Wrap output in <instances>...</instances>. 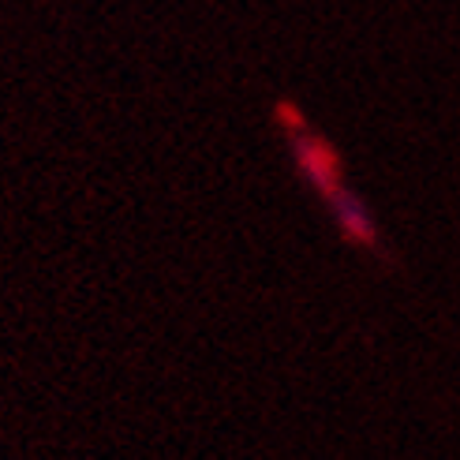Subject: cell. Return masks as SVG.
Returning <instances> with one entry per match:
<instances>
[{
    "label": "cell",
    "instance_id": "cell-1",
    "mask_svg": "<svg viewBox=\"0 0 460 460\" xmlns=\"http://www.w3.org/2000/svg\"><path fill=\"white\" fill-rule=\"evenodd\" d=\"M273 120H278L281 143H285V150L292 157L296 172H300V180L314 191V199L322 202V210L330 214L337 236L352 251H359V255L389 262L385 243H382V228H378V221L371 214V206L349 188L341 150H333L326 143V135H318L311 117H304V112L296 105H288V102H278Z\"/></svg>",
    "mask_w": 460,
    "mask_h": 460
}]
</instances>
